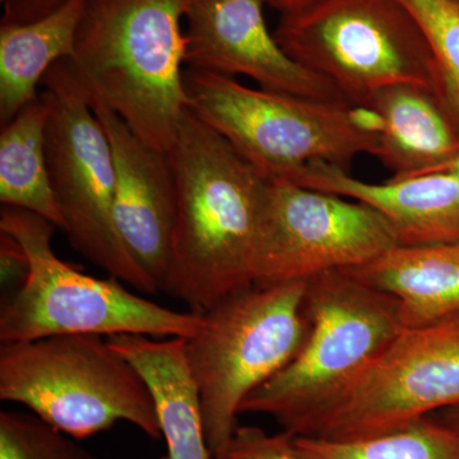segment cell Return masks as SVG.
Segmentation results:
<instances>
[{"instance_id":"cell-28","label":"cell","mask_w":459,"mask_h":459,"mask_svg":"<svg viewBox=\"0 0 459 459\" xmlns=\"http://www.w3.org/2000/svg\"><path fill=\"white\" fill-rule=\"evenodd\" d=\"M455 2H458V3H459V0H455Z\"/></svg>"},{"instance_id":"cell-20","label":"cell","mask_w":459,"mask_h":459,"mask_svg":"<svg viewBox=\"0 0 459 459\" xmlns=\"http://www.w3.org/2000/svg\"><path fill=\"white\" fill-rule=\"evenodd\" d=\"M294 446L303 459H459V431L429 415L364 439L294 437Z\"/></svg>"},{"instance_id":"cell-17","label":"cell","mask_w":459,"mask_h":459,"mask_svg":"<svg viewBox=\"0 0 459 459\" xmlns=\"http://www.w3.org/2000/svg\"><path fill=\"white\" fill-rule=\"evenodd\" d=\"M382 115L376 157L394 179L430 174L459 153V135L431 93L410 84L377 91L364 102Z\"/></svg>"},{"instance_id":"cell-25","label":"cell","mask_w":459,"mask_h":459,"mask_svg":"<svg viewBox=\"0 0 459 459\" xmlns=\"http://www.w3.org/2000/svg\"><path fill=\"white\" fill-rule=\"evenodd\" d=\"M434 419L439 420L443 424L448 425L455 430L459 431V406L449 407L431 413Z\"/></svg>"},{"instance_id":"cell-15","label":"cell","mask_w":459,"mask_h":459,"mask_svg":"<svg viewBox=\"0 0 459 459\" xmlns=\"http://www.w3.org/2000/svg\"><path fill=\"white\" fill-rule=\"evenodd\" d=\"M108 343L140 371L152 394L168 455L212 459L205 440L201 401L186 356V338L114 334Z\"/></svg>"},{"instance_id":"cell-7","label":"cell","mask_w":459,"mask_h":459,"mask_svg":"<svg viewBox=\"0 0 459 459\" xmlns=\"http://www.w3.org/2000/svg\"><path fill=\"white\" fill-rule=\"evenodd\" d=\"M184 84L189 110L270 181H290L313 161L350 170L356 157L376 156L379 135L359 128L351 105L250 89L190 68Z\"/></svg>"},{"instance_id":"cell-9","label":"cell","mask_w":459,"mask_h":459,"mask_svg":"<svg viewBox=\"0 0 459 459\" xmlns=\"http://www.w3.org/2000/svg\"><path fill=\"white\" fill-rule=\"evenodd\" d=\"M41 86L49 110L48 168L69 243L108 276L156 294L159 289L133 261L115 225L110 143L68 59L56 63Z\"/></svg>"},{"instance_id":"cell-22","label":"cell","mask_w":459,"mask_h":459,"mask_svg":"<svg viewBox=\"0 0 459 459\" xmlns=\"http://www.w3.org/2000/svg\"><path fill=\"white\" fill-rule=\"evenodd\" d=\"M0 459H99L32 412H0Z\"/></svg>"},{"instance_id":"cell-8","label":"cell","mask_w":459,"mask_h":459,"mask_svg":"<svg viewBox=\"0 0 459 459\" xmlns=\"http://www.w3.org/2000/svg\"><path fill=\"white\" fill-rule=\"evenodd\" d=\"M273 33L287 56L336 84L350 105L395 84L437 95L433 51L402 0H316L281 16Z\"/></svg>"},{"instance_id":"cell-21","label":"cell","mask_w":459,"mask_h":459,"mask_svg":"<svg viewBox=\"0 0 459 459\" xmlns=\"http://www.w3.org/2000/svg\"><path fill=\"white\" fill-rule=\"evenodd\" d=\"M427 35L437 69L435 100L459 135V3L402 0Z\"/></svg>"},{"instance_id":"cell-3","label":"cell","mask_w":459,"mask_h":459,"mask_svg":"<svg viewBox=\"0 0 459 459\" xmlns=\"http://www.w3.org/2000/svg\"><path fill=\"white\" fill-rule=\"evenodd\" d=\"M309 336L276 376L247 395L240 413H262L307 437L403 331L394 296L346 271L307 281Z\"/></svg>"},{"instance_id":"cell-16","label":"cell","mask_w":459,"mask_h":459,"mask_svg":"<svg viewBox=\"0 0 459 459\" xmlns=\"http://www.w3.org/2000/svg\"><path fill=\"white\" fill-rule=\"evenodd\" d=\"M342 271L397 299L406 328L459 314V241L397 247L376 261Z\"/></svg>"},{"instance_id":"cell-2","label":"cell","mask_w":459,"mask_h":459,"mask_svg":"<svg viewBox=\"0 0 459 459\" xmlns=\"http://www.w3.org/2000/svg\"><path fill=\"white\" fill-rule=\"evenodd\" d=\"M186 0H87L72 71L138 137L169 153L189 108L184 84Z\"/></svg>"},{"instance_id":"cell-5","label":"cell","mask_w":459,"mask_h":459,"mask_svg":"<svg viewBox=\"0 0 459 459\" xmlns=\"http://www.w3.org/2000/svg\"><path fill=\"white\" fill-rule=\"evenodd\" d=\"M305 294L307 281L250 287L204 312L201 329L186 338V362L212 459H228L247 395L304 346L310 331Z\"/></svg>"},{"instance_id":"cell-14","label":"cell","mask_w":459,"mask_h":459,"mask_svg":"<svg viewBox=\"0 0 459 459\" xmlns=\"http://www.w3.org/2000/svg\"><path fill=\"white\" fill-rule=\"evenodd\" d=\"M290 181L370 205L392 226L400 247L459 241V175L455 172L374 184L356 179L340 166L313 161Z\"/></svg>"},{"instance_id":"cell-26","label":"cell","mask_w":459,"mask_h":459,"mask_svg":"<svg viewBox=\"0 0 459 459\" xmlns=\"http://www.w3.org/2000/svg\"><path fill=\"white\" fill-rule=\"evenodd\" d=\"M439 171H451L459 175V153L457 156H455L453 159L449 160V161L444 162V164L437 166V168L434 169V170L431 172Z\"/></svg>"},{"instance_id":"cell-4","label":"cell","mask_w":459,"mask_h":459,"mask_svg":"<svg viewBox=\"0 0 459 459\" xmlns=\"http://www.w3.org/2000/svg\"><path fill=\"white\" fill-rule=\"evenodd\" d=\"M56 226L39 214L2 205L0 232L22 247L29 262L25 280L0 309L2 343L57 334L195 336L204 313H181L133 294L122 281L98 279L63 262L51 247Z\"/></svg>"},{"instance_id":"cell-1","label":"cell","mask_w":459,"mask_h":459,"mask_svg":"<svg viewBox=\"0 0 459 459\" xmlns=\"http://www.w3.org/2000/svg\"><path fill=\"white\" fill-rule=\"evenodd\" d=\"M169 156L178 221L162 291L204 313L255 286L253 261L271 181L189 108Z\"/></svg>"},{"instance_id":"cell-23","label":"cell","mask_w":459,"mask_h":459,"mask_svg":"<svg viewBox=\"0 0 459 459\" xmlns=\"http://www.w3.org/2000/svg\"><path fill=\"white\" fill-rule=\"evenodd\" d=\"M228 459H303L296 452L294 435H270L256 427H238Z\"/></svg>"},{"instance_id":"cell-11","label":"cell","mask_w":459,"mask_h":459,"mask_svg":"<svg viewBox=\"0 0 459 459\" xmlns=\"http://www.w3.org/2000/svg\"><path fill=\"white\" fill-rule=\"evenodd\" d=\"M459 406V314L404 328L307 437L356 440Z\"/></svg>"},{"instance_id":"cell-27","label":"cell","mask_w":459,"mask_h":459,"mask_svg":"<svg viewBox=\"0 0 459 459\" xmlns=\"http://www.w3.org/2000/svg\"><path fill=\"white\" fill-rule=\"evenodd\" d=\"M2 2H12V0H2Z\"/></svg>"},{"instance_id":"cell-13","label":"cell","mask_w":459,"mask_h":459,"mask_svg":"<svg viewBox=\"0 0 459 459\" xmlns=\"http://www.w3.org/2000/svg\"><path fill=\"white\" fill-rule=\"evenodd\" d=\"M87 98L113 153L117 232L133 261L162 291L178 221V186L170 156L144 143L107 105Z\"/></svg>"},{"instance_id":"cell-24","label":"cell","mask_w":459,"mask_h":459,"mask_svg":"<svg viewBox=\"0 0 459 459\" xmlns=\"http://www.w3.org/2000/svg\"><path fill=\"white\" fill-rule=\"evenodd\" d=\"M316 2V0H264L265 4L279 11L281 16L295 13V12L309 7L310 4Z\"/></svg>"},{"instance_id":"cell-18","label":"cell","mask_w":459,"mask_h":459,"mask_svg":"<svg viewBox=\"0 0 459 459\" xmlns=\"http://www.w3.org/2000/svg\"><path fill=\"white\" fill-rule=\"evenodd\" d=\"M87 0H59L44 16L0 27V122H11L39 98L38 86L56 63L74 56Z\"/></svg>"},{"instance_id":"cell-6","label":"cell","mask_w":459,"mask_h":459,"mask_svg":"<svg viewBox=\"0 0 459 459\" xmlns=\"http://www.w3.org/2000/svg\"><path fill=\"white\" fill-rule=\"evenodd\" d=\"M0 400L21 404L74 439L126 421L162 437L140 371L100 334H57L2 343Z\"/></svg>"},{"instance_id":"cell-10","label":"cell","mask_w":459,"mask_h":459,"mask_svg":"<svg viewBox=\"0 0 459 459\" xmlns=\"http://www.w3.org/2000/svg\"><path fill=\"white\" fill-rule=\"evenodd\" d=\"M397 247L394 229L370 205L273 180L256 238L253 282H305L367 264Z\"/></svg>"},{"instance_id":"cell-12","label":"cell","mask_w":459,"mask_h":459,"mask_svg":"<svg viewBox=\"0 0 459 459\" xmlns=\"http://www.w3.org/2000/svg\"><path fill=\"white\" fill-rule=\"evenodd\" d=\"M264 4V0H186V68L244 75L262 90L349 104L336 84L287 56L268 29Z\"/></svg>"},{"instance_id":"cell-19","label":"cell","mask_w":459,"mask_h":459,"mask_svg":"<svg viewBox=\"0 0 459 459\" xmlns=\"http://www.w3.org/2000/svg\"><path fill=\"white\" fill-rule=\"evenodd\" d=\"M49 110L39 98L2 126L0 133V202L39 214L65 228L51 186L47 157Z\"/></svg>"}]
</instances>
